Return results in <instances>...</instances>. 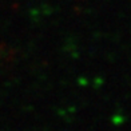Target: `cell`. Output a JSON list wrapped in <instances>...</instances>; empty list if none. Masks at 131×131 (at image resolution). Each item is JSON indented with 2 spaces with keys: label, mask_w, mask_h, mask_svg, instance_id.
Instances as JSON below:
<instances>
[{
  "label": "cell",
  "mask_w": 131,
  "mask_h": 131,
  "mask_svg": "<svg viewBox=\"0 0 131 131\" xmlns=\"http://www.w3.org/2000/svg\"><path fill=\"white\" fill-rule=\"evenodd\" d=\"M16 58L14 48L5 43H0V64H11Z\"/></svg>",
  "instance_id": "1"
}]
</instances>
